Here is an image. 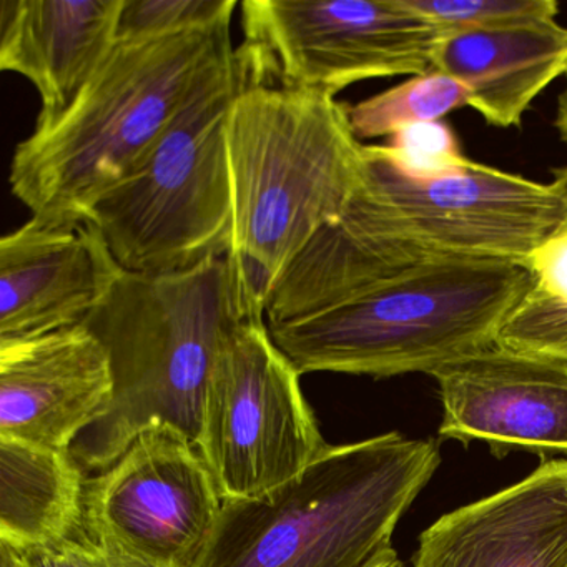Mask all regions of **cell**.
Listing matches in <instances>:
<instances>
[{
    "instance_id": "obj_17",
    "label": "cell",
    "mask_w": 567,
    "mask_h": 567,
    "mask_svg": "<svg viewBox=\"0 0 567 567\" xmlns=\"http://www.w3.org/2000/svg\"><path fill=\"white\" fill-rule=\"evenodd\" d=\"M85 477L71 451L0 440V543L58 547L84 524Z\"/></svg>"
},
{
    "instance_id": "obj_19",
    "label": "cell",
    "mask_w": 567,
    "mask_h": 567,
    "mask_svg": "<svg viewBox=\"0 0 567 567\" xmlns=\"http://www.w3.org/2000/svg\"><path fill=\"white\" fill-rule=\"evenodd\" d=\"M237 0H125L118 41L212 31L234 19Z\"/></svg>"
},
{
    "instance_id": "obj_5",
    "label": "cell",
    "mask_w": 567,
    "mask_h": 567,
    "mask_svg": "<svg viewBox=\"0 0 567 567\" xmlns=\"http://www.w3.org/2000/svg\"><path fill=\"white\" fill-rule=\"evenodd\" d=\"M441 464L436 440L396 431L328 444L293 480L224 503L194 567H371Z\"/></svg>"
},
{
    "instance_id": "obj_15",
    "label": "cell",
    "mask_w": 567,
    "mask_h": 567,
    "mask_svg": "<svg viewBox=\"0 0 567 567\" xmlns=\"http://www.w3.org/2000/svg\"><path fill=\"white\" fill-rule=\"evenodd\" d=\"M125 0H2L0 69L28 79L58 117L118 42Z\"/></svg>"
},
{
    "instance_id": "obj_12",
    "label": "cell",
    "mask_w": 567,
    "mask_h": 567,
    "mask_svg": "<svg viewBox=\"0 0 567 567\" xmlns=\"http://www.w3.org/2000/svg\"><path fill=\"white\" fill-rule=\"evenodd\" d=\"M124 274L92 221L32 217L0 240V344L87 323Z\"/></svg>"
},
{
    "instance_id": "obj_3",
    "label": "cell",
    "mask_w": 567,
    "mask_h": 567,
    "mask_svg": "<svg viewBox=\"0 0 567 567\" xmlns=\"http://www.w3.org/2000/svg\"><path fill=\"white\" fill-rule=\"evenodd\" d=\"M235 51L231 21L174 38L118 41L62 114L12 155V194L44 220H85L167 131L202 79Z\"/></svg>"
},
{
    "instance_id": "obj_27",
    "label": "cell",
    "mask_w": 567,
    "mask_h": 567,
    "mask_svg": "<svg viewBox=\"0 0 567 567\" xmlns=\"http://www.w3.org/2000/svg\"><path fill=\"white\" fill-rule=\"evenodd\" d=\"M549 185L550 188L563 198L567 207V167L556 168V171H554L553 184Z\"/></svg>"
},
{
    "instance_id": "obj_4",
    "label": "cell",
    "mask_w": 567,
    "mask_h": 567,
    "mask_svg": "<svg viewBox=\"0 0 567 567\" xmlns=\"http://www.w3.org/2000/svg\"><path fill=\"white\" fill-rule=\"evenodd\" d=\"M534 287L524 261L431 258L320 313L267 327L301 374H431L494 347Z\"/></svg>"
},
{
    "instance_id": "obj_22",
    "label": "cell",
    "mask_w": 567,
    "mask_h": 567,
    "mask_svg": "<svg viewBox=\"0 0 567 567\" xmlns=\"http://www.w3.org/2000/svg\"><path fill=\"white\" fill-rule=\"evenodd\" d=\"M384 147L403 171L416 177L447 174L471 162L464 157L453 128L441 121L401 128Z\"/></svg>"
},
{
    "instance_id": "obj_9",
    "label": "cell",
    "mask_w": 567,
    "mask_h": 567,
    "mask_svg": "<svg viewBox=\"0 0 567 567\" xmlns=\"http://www.w3.org/2000/svg\"><path fill=\"white\" fill-rule=\"evenodd\" d=\"M300 377L264 317L235 331L212 374L197 441L224 503L281 486L328 446Z\"/></svg>"
},
{
    "instance_id": "obj_11",
    "label": "cell",
    "mask_w": 567,
    "mask_h": 567,
    "mask_svg": "<svg viewBox=\"0 0 567 567\" xmlns=\"http://www.w3.org/2000/svg\"><path fill=\"white\" fill-rule=\"evenodd\" d=\"M440 386V436L509 451L567 454V363L494 347L431 373Z\"/></svg>"
},
{
    "instance_id": "obj_28",
    "label": "cell",
    "mask_w": 567,
    "mask_h": 567,
    "mask_svg": "<svg viewBox=\"0 0 567 567\" xmlns=\"http://www.w3.org/2000/svg\"><path fill=\"white\" fill-rule=\"evenodd\" d=\"M371 567H406L403 563H401L400 557L391 556L388 557V559L381 560V563L374 564V566Z\"/></svg>"
},
{
    "instance_id": "obj_2",
    "label": "cell",
    "mask_w": 567,
    "mask_h": 567,
    "mask_svg": "<svg viewBox=\"0 0 567 567\" xmlns=\"http://www.w3.org/2000/svg\"><path fill=\"white\" fill-rule=\"evenodd\" d=\"M348 111L327 92L247 82L228 112L230 258L264 318L278 278L360 184Z\"/></svg>"
},
{
    "instance_id": "obj_13",
    "label": "cell",
    "mask_w": 567,
    "mask_h": 567,
    "mask_svg": "<svg viewBox=\"0 0 567 567\" xmlns=\"http://www.w3.org/2000/svg\"><path fill=\"white\" fill-rule=\"evenodd\" d=\"M112 400L111 358L87 324L0 344V440L71 451Z\"/></svg>"
},
{
    "instance_id": "obj_1",
    "label": "cell",
    "mask_w": 567,
    "mask_h": 567,
    "mask_svg": "<svg viewBox=\"0 0 567 567\" xmlns=\"http://www.w3.org/2000/svg\"><path fill=\"white\" fill-rule=\"evenodd\" d=\"M251 307L230 255L174 274L125 271L87 320L114 377L111 411L71 453L99 473L152 426L197 444L212 374Z\"/></svg>"
},
{
    "instance_id": "obj_14",
    "label": "cell",
    "mask_w": 567,
    "mask_h": 567,
    "mask_svg": "<svg viewBox=\"0 0 567 567\" xmlns=\"http://www.w3.org/2000/svg\"><path fill=\"white\" fill-rule=\"evenodd\" d=\"M411 567H567V460L444 514L421 534Z\"/></svg>"
},
{
    "instance_id": "obj_16",
    "label": "cell",
    "mask_w": 567,
    "mask_h": 567,
    "mask_svg": "<svg viewBox=\"0 0 567 567\" xmlns=\"http://www.w3.org/2000/svg\"><path fill=\"white\" fill-rule=\"evenodd\" d=\"M434 71L460 81L467 107L494 127H520L544 89L567 74V29L556 21L443 34Z\"/></svg>"
},
{
    "instance_id": "obj_8",
    "label": "cell",
    "mask_w": 567,
    "mask_h": 567,
    "mask_svg": "<svg viewBox=\"0 0 567 567\" xmlns=\"http://www.w3.org/2000/svg\"><path fill=\"white\" fill-rule=\"evenodd\" d=\"M248 84L338 92L370 79L434 71L443 32L404 0H245Z\"/></svg>"
},
{
    "instance_id": "obj_7",
    "label": "cell",
    "mask_w": 567,
    "mask_h": 567,
    "mask_svg": "<svg viewBox=\"0 0 567 567\" xmlns=\"http://www.w3.org/2000/svg\"><path fill=\"white\" fill-rule=\"evenodd\" d=\"M237 49L192 92L138 164L89 210L131 274H174L230 255L227 118L247 85Z\"/></svg>"
},
{
    "instance_id": "obj_6",
    "label": "cell",
    "mask_w": 567,
    "mask_h": 567,
    "mask_svg": "<svg viewBox=\"0 0 567 567\" xmlns=\"http://www.w3.org/2000/svg\"><path fill=\"white\" fill-rule=\"evenodd\" d=\"M566 225V204L550 185L473 161L416 177L384 145H364L357 190L318 237L357 260L526 261Z\"/></svg>"
},
{
    "instance_id": "obj_21",
    "label": "cell",
    "mask_w": 567,
    "mask_h": 567,
    "mask_svg": "<svg viewBox=\"0 0 567 567\" xmlns=\"http://www.w3.org/2000/svg\"><path fill=\"white\" fill-rule=\"evenodd\" d=\"M497 347L567 363V307L533 291L501 330Z\"/></svg>"
},
{
    "instance_id": "obj_20",
    "label": "cell",
    "mask_w": 567,
    "mask_h": 567,
    "mask_svg": "<svg viewBox=\"0 0 567 567\" xmlns=\"http://www.w3.org/2000/svg\"><path fill=\"white\" fill-rule=\"evenodd\" d=\"M443 34L556 21L554 0H404Z\"/></svg>"
},
{
    "instance_id": "obj_18",
    "label": "cell",
    "mask_w": 567,
    "mask_h": 567,
    "mask_svg": "<svg viewBox=\"0 0 567 567\" xmlns=\"http://www.w3.org/2000/svg\"><path fill=\"white\" fill-rule=\"evenodd\" d=\"M470 92L441 71L413 75L410 81L373 95L350 107V122L358 141L391 137L401 128L423 122H440L450 112L466 107Z\"/></svg>"
},
{
    "instance_id": "obj_26",
    "label": "cell",
    "mask_w": 567,
    "mask_h": 567,
    "mask_svg": "<svg viewBox=\"0 0 567 567\" xmlns=\"http://www.w3.org/2000/svg\"><path fill=\"white\" fill-rule=\"evenodd\" d=\"M554 127H556L560 141H563L564 144H567V82L566 87H564V91L560 92L559 99H557V111L556 118H554Z\"/></svg>"
},
{
    "instance_id": "obj_23",
    "label": "cell",
    "mask_w": 567,
    "mask_h": 567,
    "mask_svg": "<svg viewBox=\"0 0 567 567\" xmlns=\"http://www.w3.org/2000/svg\"><path fill=\"white\" fill-rule=\"evenodd\" d=\"M54 549L61 567H167L121 546L109 537L89 533L84 524L75 536Z\"/></svg>"
},
{
    "instance_id": "obj_25",
    "label": "cell",
    "mask_w": 567,
    "mask_h": 567,
    "mask_svg": "<svg viewBox=\"0 0 567 567\" xmlns=\"http://www.w3.org/2000/svg\"><path fill=\"white\" fill-rule=\"evenodd\" d=\"M0 567H61L54 547H21L0 543Z\"/></svg>"
},
{
    "instance_id": "obj_10",
    "label": "cell",
    "mask_w": 567,
    "mask_h": 567,
    "mask_svg": "<svg viewBox=\"0 0 567 567\" xmlns=\"http://www.w3.org/2000/svg\"><path fill=\"white\" fill-rule=\"evenodd\" d=\"M224 499L194 441L168 426L142 431L89 477L84 527L167 567H194Z\"/></svg>"
},
{
    "instance_id": "obj_24",
    "label": "cell",
    "mask_w": 567,
    "mask_h": 567,
    "mask_svg": "<svg viewBox=\"0 0 567 567\" xmlns=\"http://www.w3.org/2000/svg\"><path fill=\"white\" fill-rule=\"evenodd\" d=\"M524 264L533 271L534 291L567 307V225Z\"/></svg>"
}]
</instances>
